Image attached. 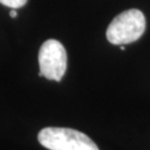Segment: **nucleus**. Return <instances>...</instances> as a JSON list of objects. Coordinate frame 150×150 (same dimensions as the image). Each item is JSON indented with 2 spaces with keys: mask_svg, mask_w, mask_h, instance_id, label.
I'll return each mask as SVG.
<instances>
[{
  "mask_svg": "<svg viewBox=\"0 0 150 150\" xmlns=\"http://www.w3.org/2000/svg\"><path fill=\"white\" fill-rule=\"evenodd\" d=\"M38 141L49 150H99L87 134L70 128H45L38 134Z\"/></svg>",
  "mask_w": 150,
  "mask_h": 150,
  "instance_id": "obj_1",
  "label": "nucleus"
},
{
  "mask_svg": "<svg viewBox=\"0 0 150 150\" xmlns=\"http://www.w3.org/2000/svg\"><path fill=\"white\" fill-rule=\"evenodd\" d=\"M27 1L28 0H0V4L12 9H17V8L23 7L27 4Z\"/></svg>",
  "mask_w": 150,
  "mask_h": 150,
  "instance_id": "obj_4",
  "label": "nucleus"
},
{
  "mask_svg": "<svg viewBox=\"0 0 150 150\" xmlns=\"http://www.w3.org/2000/svg\"><path fill=\"white\" fill-rule=\"evenodd\" d=\"M39 76L49 80L60 81L67 69V52L58 40L49 39L42 43L39 50Z\"/></svg>",
  "mask_w": 150,
  "mask_h": 150,
  "instance_id": "obj_3",
  "label": "nucleus"
},
{
  "mask_svg": "<svg viewBox=\"0 0 150 150\" xmlns=\"http://www.w3.org/2000/svg\"><path fill=\"white\" fill-rule=\"evenodd\" d=\"M10 17L11 18H16L17 17V11L15 10V9H12V10L10 11Z\"/></svg>",
  "mask_w": 150,
  "mask_h": 150,
  "instance_id": "obj_5",
  "label": "nucleus"
},
{
  "mask_svg": "<svg viewBox=\"0 0 150 150\" xmlns=\"http://www.w3.org/2000/svg\"><path fill=\"white\" fill-rule=\"evenodd\" d=\"M146 30V18L138 9H129L115 17L107 29V39L112 45L137 41Z\"/></svg>",
  "mask_w": 150,
  "mask_h": 150,
  "instance_id": "obj_2",
  "label": "nucleus"
}]
</instances>
